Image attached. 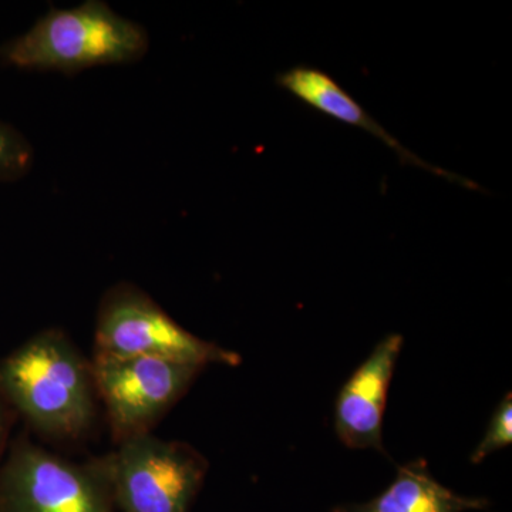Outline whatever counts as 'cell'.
I'll list each match as a JSON object with an SVG mask.
<instances>
[{"label": "cell", "mask_w": 512, "mask_h": 512, "mask_svg": "<svg viewBox=\"0 0 512 512\" xmlns=\"http://www.w3.org/2000/svg\"><path fill=\"white\" fill-rule=\"evenodd\" d=\"M0 392L47 436H82L96 417L92 363L57 329L43 330L0 362Z\"/></svg>", "instance_id": "obj_1"}, {"label": "cell", "mask_w": 512, "mask_h": 512, "mask_svg": "<svg viewBox=\"0 0 512 512\" xmlns=\"http://www.w3.org/2000/svg\"><path fill=\"white\" fill-rule=\"evenodd\" d=\"M148 46L143 26L117 15L107 3L89 0L72 9L53 8L29 32L3 46L0 56L19 69L74 74L138 62Z\"/></svg>", "instance_id": "obj_2"}, {"label": "cell", "mask_w": 512, "mask_h": 512, "mask_svg": "<svg viewBox=\"0 0 512 512\" xmlns=\"http://www.w3.org/2000/svg\"><path fill=\"white\" fill-rule=\"evenodd\" d=\"M101 461L119 512H190L208 461L188 444L151 433L121 441Z\"/></svg>", "instance_id": "obj_3"}, {"label": "cell", "mask_w": 512, "mask_h": 512, "mask_svg": "<svg viewBox=\"0 0 512 512\" xmlns=\"http://www.w3.org/2000/svg\"><path fill=\"white\" fill-rule=\"evenodd\" d=\"M94 355L157 357L201 367L241 362L237 353L192 335L146 292L130 284L114 286L104 295L97 316Z\"/></svg>", "instance_id": "obj_4"}, {"label": "cell", "mask_w": 512, "mask_h": 512, "mask_svg": "<svg viewBox=\"0 0 512 512\" xmlns=\"http://www.w3.org/2000/svg\"><path fill=\"white\" fill-rule=\"evenodd\" d=\"M0 512H119L101 463L80 466L20 444L0 470Z\"/></svg>", "instance_id": "obj_5"}, {"label": "cell", "mask_w": 512, "mask_h": 512, "mask_svg": "<svg viewBox=\"0 0 512 512\" xmlns=\"http://www.w3.org/2000/svg\"><path fill=\"white\" fill-rule=\"evenodd\" d=\"M204 367L157 357L94 355V387L117 441L151 433Z\"/></svg>", "instance_id": "obj_6"}, {"label": "cell", "mask_w": 512, "mask_h": 512, "mask_svg": "<svg viewBox=\"0 0 512 512\" xmlns=\"http://www.w3.org/2000/svg\"><path fill=\"white\" fill-rule=\"evenodd\" d=\"M402 348V335L386 336L340 389L335 404V430L346 447L375 448L386 454L384 410Z\"/></svg>", "instance_id": "obj_7"}, {"label": "cell", "mask_w": 512, "mask_h": 512, "mask_svg": "<svg viewBox=\"0 0 512 512\" xmlns=\"http://www.w3.org/2000/svg\"><path fill=\"white\" fill-rule=\"evenodd\" d=\"M276 83L281 89L291 93L295 99L301 100L306 106L312 107L319 113L332 119L340 121V123L349 124V126L359 127L366 133L372 134L379 138L383 144L392 148L394 153L399 156L404 164L413 165V167L423 168L430 173L439 175V177L447 178L453 183L464 185L467 188L477 190V184L466 178L458 177L453 173L443 170V168L434 167L421 160L412 151L394 138L382 124L377 123L372 116L359 103L355 97L350 96L345 89L330 74L323 72L318 67L311 66H295L286 72L279 73L276 76Z\"/></svg>", "instance_id": "obj_8"}, {"label": "cell", "mask_w": 512, "mask_h": 512, "mask_svg": "<svg viewBox=\"0 0 512 512\" xmlns=\"http://www.w3.org/2000/svg\"><path fill=\"white\" fill-rule=\"evenodd\" d=\"M485 498L463 497L440 484L426 460L399 467L396 480L382 494L362 504H346L332 512H466L485 510Z\"/></svg>", "instance_id": "obj_9"}, {"label": "cell", "mask_w": 512, "mask_h": 512, "mask_svg": "<svg viewBox=\"0 0 512 512\" xmlns=\"http://www.w3.org/2000/svg\"><path fill=\"white\" fill-rule=\"evenodd\" d=\"M33 150L18 131L0 121V180H18L29 173Z\"/></svg>", "instance_id": "obj_10"}, {"label": "cell", "mask_w": 512, "mask_h": 512, "mask_svg": "<svg viewBox=\"0 0 512 512\" xmlns=\"http://www.w3.org/2000/svg\"><path fill=\"white\" fill-rule=\"evenodd\" d=\"M512 443V397L511 393H507L504 399L498 404L490 424H488L487 433L484 439L478 444L476 451L471 456V463L478 464L500 450L510 446Z\"/></svg>", "instance_id": "obj_11"}, {"label": "cell", "mask_w": 512, "mask_h": 512, "mask_svg": "<svg viewBox=\"0 0 512 512\" xmlns=\"http://www.w3.org/2000/svg\"><path fill=\"white\" fill-rule=\"evenodd\" d=\"M5 416H3L2 407H0V447H2L3 437H5Z\"/></svg>", "instance_id": "obj_12"}]
</instances>
